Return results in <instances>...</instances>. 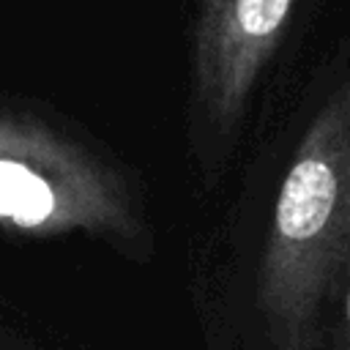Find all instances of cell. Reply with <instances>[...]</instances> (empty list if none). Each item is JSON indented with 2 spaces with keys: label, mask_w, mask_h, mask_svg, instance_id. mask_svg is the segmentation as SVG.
Listing matches in <instances>:
<instances>
[{
  "label": "cell",
  "mask_w": 350,
  "mask_h": 350,
  "mask_svg": "<svg viewBox=\"0 0 350 350\" xmlns=\"http://www.w3.org/2000/svg\"><path fill=\"white\" fill-rule=\"evenodd\" d=\"M350 265V85L304 129L279 183L257 265V312L282 350H312Z\"/></svg>",
  "instance_id": "obj_1"
},
{
  "label": "cell",
  "mask_w": 350,
  "mask_h": 350,
  "mask_svg": "<svg viewBox=\"0 0 350 350\" xmlns=\"http://www.w3.org/2000/svg\"><path fill=\"white\" fill-rule=\"evenodd\" d=\"M298 0H200L191 88L208 126L227 134L276 55Z\"/></svg>",
  "instance_id": "obj_2"
},
{
  "label": "cell",
  "mask_w": 350,
  "mask_h": 350,
  "mask_svg": "<svg viewBox=\"0 0 350 350\" xmlns=\"http://www.w3.org/2000/svg\"><path fill=\"white\" fill-rule=\"evenodd\" d=\"M339 295V328H336V350H350V265L342 273L336 293Z\"/></svg>",
  "instance_id": "obj_3"
}]
</instances>
